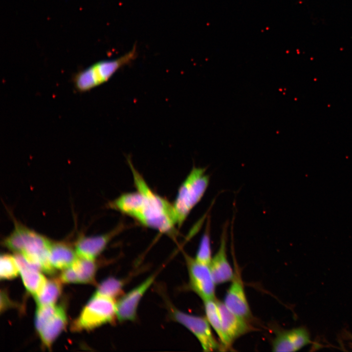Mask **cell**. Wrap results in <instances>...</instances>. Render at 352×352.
I'll list each match as a JSON object with an SVG mask.
<instances>
[{"label": "cell", "mask_w": 352, "mask_h": 352, "mask_svg": "<svg viewBox=\"0 0 352 352\" xmlns=\"http://www.w3.org/2000/svg\"><path fill=\"white\" fill-rule=\"evenodd\" d=\"M210 237V220L207 222L205 230L199 244L195 259L198 262L209 265L212 257Z\"/></svg>", "instance_id": "44dd1931"}, {"label": "cell", "mask_w": 352, "mask_h": 352, "mask_svg": "<svg viewBox=\"0 0 352 352\" xmlns=\"http://www.w3.org/2000/svg\"><path fill=\"white\" fill-rule=\"evenodd\" d=\"M233 260L234 275L223 303L231 312L249 321L252 316L246 296L241 270L235 259Z\"/></svg>", "instance_id": "9c48e42d"}, {"label": "cell", "mask_w": 352, "mask_h": 352, "mask_svg": "<svg viewBox=\"0 0 352 352\" xmlns=\"http://www.w3.org/2000/svg\"><path fill=\"white\" fill-rule=\"evenodd\" d=\"M189 286L203 301L215 298L216 283L209 265L201 264L195 258L185 255Z\"/></svg>", "instance_id": "52a82bcc"}, {"label": "cell", "mask_w": 352, "mask_h": 352, "mask_svg": "<svg viewBox=\"0 0 352 352\" xmlns=\"http://www.w3.org/2000/svg\"><path fill=\"white\" fill-rule=\"evenodd\" d=\"M119 226L105 234L82 236L75 243V251L80 257L94 260L105 249L110 241L121 230Z\"/></svg>", "instance_id": "7c38bea8"}, {"label": "cell", "mask_w": 352, "mask_h": 352, "mask_svg": "<svg viewBox=\"0 0 352 352\" xmlns=\"http://www.w3.org/2000/svg\"><path fill=\"white\" fill-rule=\"evenodd\" d=\"M51 243L44 236L15 220L13 230L2 242L4 246L15 253L22 254L28 261L48 274H54L56 270L49 260Z\"/></svg>", "instance_id": "7a4b0ae2"}, {"label": "cell", "mask_w": 352, "mask_h": 352, "mask_svg": "<svg viewBox=\"0 0 352 352\" xmlns=\"http://www.w3.org/2000/svg\"><path fill=\"white\" fill-rule=\"evenodd\" d=\"M310 333L304 326L279 331L274 339L272 351L275 352H296L311 343Z\"/></svg>", "instance_id": "8fae6325"}, {"label": "cell", "mask_w": 352, "mask_h": 352, "mask_svg": "<svg viewBox=\"0 0 352 352\" xmlns=\"http://www.w3.org/2000/svg\"><path fill=\"white\" fill-rule=\"evenodd\" d=\"M0 278L1 279H12L16 277L20 273L19 269L14 256L5 254L0 258Z\"/></svg>", "instance_id": "7402d4cb"}, {"label": "cell", "mask_w": 352, "mask_h": 352, "mask_svg": "<svg viewBox=\"0 0 352 352\" xmlns=\"http://www.w3.org/2000/svg\"><path fill=\"white\" fill-rule=\"evenodd\" d=\"M14 256L26 289L34 297L37 296L42 292L47 282L40 272L41 269L28 261L21 254L15 253Z\"/></svg>", "instance_id": "4fadbf2b"}, {"label": "cell", "mask_w": 352, "mask_h": 352, "mask_svg": "<svg viewBox=\"0 0 352 352\" xmlns=\"http://www.w3.org/2000/svg\"><path fill=\"white\" fill-rule=\"evenodd\" d=\"M203 303L206 318L219 338L222 351H225L224 339L218 300L216 299L207 300L203 301Z\"/></svg>", "instance_id": "ac0fdd59"}, {"label": "cell", "mask_w": 352, "mask_h": 352, "mask_svg": "<svg viewBox=\"0 0 352 352\" xmlns=\"http://www.w3.org/2000/svg\"><path fill=\"white\" fill-rule=\"evenodd\" d=\"M128 161L136 191L122 194L110 202V206L132 217L147 227L172 234L176 225L173 204L154 192L130 158Z\"/></svg>", "instance_id": "6da1fadb"}, {"label": "cell", "mask_w": 352, "mask_h": 352, "mask_svg": "<svg viewBox=\"0 0 352 352\" xmlns=\"http://www.w3.org/2000/svg\"><path fill=\"white\" fill-rule=\"evenodd\" d=\"M61 282L57 279L47 280L42 292L34 297L38 306L54 304L61 293Z\"/></svg>", "instance_id": "d6986e66"}, {"label": "cell", "mask_w": 352, "mask_h": 352, "mask_svg": "<svg viewBox=\"0 0 352 352\" xmlns=\"http://www.w3.org/2000/svg\"><path fill=\"white\" fill-rule=\"evenodd\" d=\"M78 257L76 251L66 243L52 242L49 260L55 269L64 270L70 267Z\"/></svg>", "instance_id": "e0dca14e"}, {"label": "cell", "mask_w": 352, "mask_h": 352, "mask_svg": "<svg viewBox=\"0 0 352 352\" xmlns=\"http://www.w3.org/2000/svg\"><path fill=\"white\" fill-rule=\"evenodd\" d=\"M117 318L115 300L94 294L71 326L73 331L89 330Z\"/></svg>", "instance_id": "5b68a950"}, {"label": "cell", "mask_w": 352, "mask_h": 352, "mask_svg": "<svg viewBox=\"0 0 352 352\" xmlns=\"http://www.w3.org/2000/svg\"><path fill=\"white\" fill-rule=\"evenodd\" d=\"M156 275V273L152 274L139 285L121 296L116 302L117 319L119 321H133L136 319L139 303L154 283Z\"/></svg>", "instance_id": "ba28073f"}, {"label": "cell", "mask_w": 352, "mask_h": 352, "mask_svg": "<svg viewBox=\"0 0 352 352\" xmlns=\"http://www.w3.org/2000/svg\"><path fill=\"white\" fill-rule=\"evenodd\" d=\"M66 315L64 308L57 306L36 328L44 346L50 348L54 340L63 331L66 324Z\"/></svg>", "instance_id": "5bb4252c"}, {"label": "cell", "mask_w": 352, "mask_h": 352, "mask_svg": "<svg viewBox=\"0 0 352 352\" xmlns=\"http://www.w3.org/2000/svg\"><path fill=\"white\" fill-rule=\"evenodd\" d=\"M170 317L190 330L197 338L204 352L222 351L215 338L206 317L184 312L167 303Z\"/></svg>", "instance_id": "8992f818"}, {"label": "cell", "mask_w": 352, "mask_h": 352, "mask_svg": "<svg viewBox=\"0 0 352 352\" xmlns=\"http://www.w3.org/2000/svg\"><path fill=\"white\" fill-rule=\"evenodd\" d=\"M136 47L117 58L97 62L76 73L72 81L74 88L84 92L107 82L122 67L132 62L136 57Z\"/></svg>", "instance_id": "277c9868"}, {"label": "cell", "mask_w": 352, "mask_h": 352, "mask_svg": "<svg viewBox=\"0 0 352 352\" xmlns=\"http://www.w3.org/2000/svg\"><path fill=\"white\" fill-rule=\"evenodd\" d=\"M223 229L219 249L212 257L209 267L216 284H220L231 281L234 275L233 271L227 259L226 244V233Z\"/></svg>", "instance_id": "2e32d148"}, {"label": "cell", "mask_w": 352, "mask_h": 352, "mask_svg": "<svg viewBox=\"0 0 352 352\" xmlns=\"http://www.w3.org/2000/svg\"><path fill=\"white\" fill-rule=\"evenodd\" d=\"M222 330L224 339V350L230 349L234 341L240 337L251 331L253 328L249 321L229 310L223 302L218 301Z\"/></svg>", "instance_id": "30bf717a"}, {"label": "cell", "mask_w": 352, "mask_h": 352, "mask_svg": "<svg viewBox=\"0 0 352 352\" xmlns=\"http://www.w3.org/2000/svg\"><path fill=\"white\" fill-rule=\"evenodd\" d=\"M350 338H351V339L352 341V335H350Z\"/></svg>", "instance_id": "603a6c76"}, {"label": "cell", "mask_w": 352, "mask_h": 352, "mask_svg": "<svg viewBox=\"0 0 352 352\" xmlns=\"http://www.w3.org/2000/svg\"><path fill=\"white\" fill-rule=\"evenodd\" d=\"M206 169L194 167L180 185L173 204L176 224L180 226L203 197L209 183Z\"/></svg>", "instance_id": "3957f363"}, {"label": "cell", "mask_w": 352, "mask_h": 352, "mask_svg": "<svg viewBox=\"0 0 352 352\" xmlns=\"http://www.w3.org/2000/svg\"><path fill=\"white\" fill-rule=\"evenodd\" d=\"M96 270L94 260L78 256L70 267L63 270L60 279L65 283H92L94 281Z\"/></svg>", "instance_id": "9a60e30c"}, {"label": "cell", "mask_w": 352, "mask_h": 352, "mask_svg": "<svg viewBox=\"0 0 352 352\" xmlns=\"http://www.w3.org/2000/svg\"><path fill=\"white\" fill-rule=\"evenodd\" d=\"M124 282L114 277H109L97 286L95 294L115 300L123 293Z\"/></svg>", "instance_id": "ffe728a7"}]
</instances>
